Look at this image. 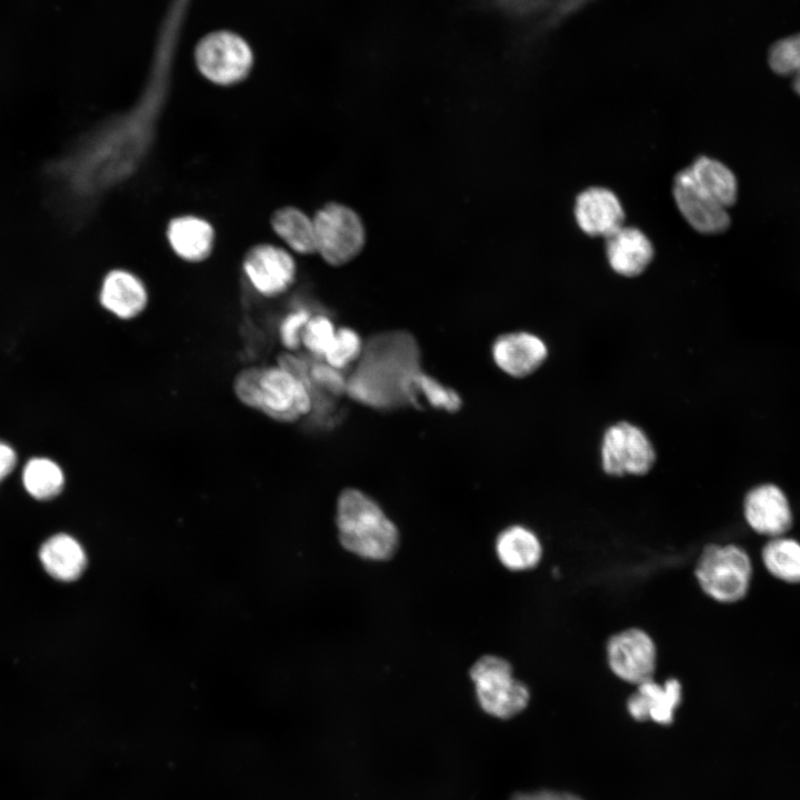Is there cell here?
<instances>
[{"label":"cell","instance_id":"cell-1","mask_svg":"<svg viewBox=\"0 0 800 800\" xmlns=\"http://www.w3.org/2000/svg\"><path fill=\"white\" fill-rule=\"evenodd\" d=\"M347 378L346 393L374 409L407 404L404 382L420 370L417 340L407 331H387L364 340L363 352Z\"/></svg>","mask_w":800,"mask_h":800},{"label":"cell","instance_id":"cell-2","mask_svg":"<svg viewBox=\"0 0 800 800\" xmlns=\"http://www.w3.org/2000/svg\"><path fill=\"white\" fill-rule=\"evenodd\" d=\"M336 522L341 546L366 559H390L399 531L380 504L358 488H344L337 499Z\"/></svg>","mask_w":800,"mask_h":800},{"label":"cell","instance_id":"cell-3","mask_svg":"<svg viewBox=\"0 0 800 800\" xmlns=\"http://www.w3.org/2000/svg\"><path fill=\"white\" fill-rule=\"evenodd\" d=\"M756 560L738 543L707 544L694 567L703 593L720 604L744 601L752 588Z\"/></svg>","mask_w":800,"mask_h":800},{"label":"cell","instance_id":"cell-4","mask_svg":"<svg viewBox=\"0 0 800 800\" xmlns=\"http://www.w3.org/2000/svg\"><path fill=\"white\" fill-rule=\"evenodd\" d=\"M313 394L300 360L291 356L260 369L257 411L268 418L294 423L312 413Z\"/></svg>","mask_w":800,"mask_h":800},{"label":"cell","instance_id":"cell-5","mask_svg":"<svg viewBox=\"0 0 800 800\" xmlns=\"http://www.w3.org/2000/svg\"><path fill=\"white\" fill-rule=\"evenodd\" d=\"M317 254L331 267H342L363 251L367 231L360 214L350 206L330 201L312 214Z\"/></svg>","mask_w":800,"mask_h":800},{"label":"cell","instance_id":"cell-6","mask_svg":"<svg viewBox=\"0 0 800 800\" xmlns=\"http://www.w3.org/2000/svg\"><path fill=\"white\" fill-rule=\"evenodd\" d=\"M480 707L492 717L508 719L526 709L528 687L516 679L511 663L498 656L479 658L470 669Z\"/></svg>","mask_w":800,"mask_h":800},{"label":"cell","instance_id":"cell-7","mask_svg":"<svg viewBox=\"0 0 800 800\" xmlns=\"http://www.w3.org/2000/svg\"><path fill=\"white\" fill-rule=\"evenodd\" d=\"M600 456L603 471L614 477L647 474L657 458L647 433L627 421H619L604 431Z\"/></svg>","mask_w":800,"mask_h":800},{"label":"cell","instance_id":"cell-8","mask_svg":"<svg viewBox=\"0 0 800 800\" xmlns=\"http://www.w3.org/2000/svg\"><path fill=\"white\" fill-rule=\"evenodd\" d=\"M196 59L207 79L224 86L246 78L252 66V53L246 41L226 31L206 37L197 48Z\"/></svg>","mask_w":800,"mask_h":800},{"label":"cell","instance_id":"cell-9","mask_svg":"<svg viewBox=\"0 0 800 800\" xmlns=\"http://www.w3.org/2000/svg\"><path fill=\"white\" fill-rule=\"evenodd\" d=\"M607 662L614 676L630 684L653 679L657 667V647L643 630L629 628L609 638Z\"/></svg>","mask_w":800,"mask_h":800},{"label":"cell","instance_id":"cell-10","mask_svg":"<svg viewBox=\"0 0 800 800\" xmlns=\"http://www.w3.org/2000/svg\"><path fill=\"white\" fill-rule=\"evenodd\" d=\"M242 268L251 287L264 298H277L294 283L297 263L290 250L259 243L248 250Z\"/></svg>","mask_w":800,"mask_h":800},{"label":"cell","instance_id":"cell-11","mask_svg":"<svg viewBox=\"0 0 800 800\" xmlns=\"http://www.w3.org/2000/svg\"><path fill=\"white\" fill-rule=\"evenodd\" d=\"M742 513L749 529L763 540L790 534L794 527L787 494L772 483L750 489L743 498Z\"/></svg>","mask_w":800,"mask_h":800},{"label":"cell","instance_id":"cell-12","mask_svg":"<svg viewBox=\"0 0 800 800\" xmlns=\"http://www.w3.org/2000/svg\"><path fill=\"white\" fill-rule=\"evenodd\" d=\"M672 194L681 216L697 232L718 234L729 228L728 208L699 187L686 168L676 174Z\"/></svg>","mask_w":800,"mask_h":800},{"label":"cell","instance_id":"cell-13","mask_svg":"<svg viewBox=\"0 0 800 800\" xmlns=\"http://www.w3.org/2000/svg\"><path fill=\"white\" fill-rule=\"evenodd\" d=\"M494 364L512 378H526L536 372L548 357L544 341L527 331L498 336L491 344Z\"/></svg>","mask_w":800,"mask_h":800},{"label":"cell","instance_id":"cell-14","mask_svg":"<svg viewBox=\"0 0 800 800\" xmlns=\"http://www.w3.org/2000/svg\"><path fill=\"white\" fill-rule=\"evenodd\" d=\"M578 227L590 237L607 238L624 223V210L618 196L606 187H589L574 202Z\"/></svg>","mask_w":800,"mask_h":800},{"label":"cell","instance_id":"cell-15","mask_svg":"<svg viewBox=\"0 0 800 800\" xmlns=\"http://www.w3.org/2000/svg\"><path fill=\"white\" fill-rule=\"evenodd\" d=\"M99 301L114 318L130 321L146 311L149 293L137 274L124 269H113L102 280Z\"/></svg>","mask_w":800,"mask_h":800},{"label":"cell","instance_id":"cell-16","mask_svg":"<svg viewBox=\"0 0 800 800\" xmlns=\"http://www.w3.org/2000/svg\"><path fill=\"white\" fill-rule=\"evenodd\" d=\"M604 239L609 266L620 276L638 277L653 260V244L639 228L623 224Z\"/></svg>","mask_w":800,"mask_h":800},{"label":"cell","instance_id":"cell-17","mask_svg":"<svg viewBox=\"0 0 800 800\" xmlns=\"http://www.w3.org/2000/svg\"><path fill=\"white\" fill-rule=\"evenodd\" d=\"M681 697L682 687L678 679L670 678L663 684L651 679L637 686L627 701V710L637 721L670 724Z\"/></svg>","mask_w":800,"mask_h":800},{"label":"cell","instance_id":"cell-18","mask_svg":"<svg viewBox=\"0 0 800 800\" xmlns=\"http://www.w3.org/2000/svg\"><path fill=\"white\" fill-rule=\"evenodd\" d=\"M167 237L174 253L188 262L204 260L213 249V228L197 216L188 214L172 219L167 229Z\"/></svg>","mask_w":800,"mask_h":800},{"label":"cell","instance_id":"cell-19","mask_svg":"<svg viewBox=\"0 0 800 800\" xmlns=\"http://www.w3.org/2000/svg\"><path fill=\"white\" fill-rule=\"evenodd\" d=\"M757 559L774 581L800 586V539L791 534L763 540Z\"/></svg>","mask_w":800,"mask_h":800},{"label":"cell","instance_id":"cell-20","mask_svg":"<svg viewBox=\"0 0 800 800\" xmlns=\"http://www.w3.org/2000/svg\"><path fill=\"white\" fill-rule=\"evenodd\" d=\"M39 558L46 571L61 581L80 577L87 563L81 544L66 533L49 538L40 548Z\"/></svg>","mask_w":800,"mask_h":800},{"label":"cell","instance_id":"cell-21","mask_svg":"<svg viewBox=\"0 0 800 800\" xmlns=\"http://www.w3.org/2000/svg\"><path fill=\"white\" fill-rule=\"evenodd\" d=\"M496 551L500 562L513 571L532 569L542 557L538 537L519 524L510 526L498 534Z\"/></svg>","mask_w":800,"mask_h":800},{"label":"cell","instance_id":"cell-22","mask_svg":"<svg viewBox=\"0 0 800 800\" xmlns=\"http://www.w3.org/2000/svg\"><path fill=\"white\" fill-rule=\"evenodd\" d=\"M270 224L291 252L303 256L317 253L313 218L300 208L286 206L277 209Z\"/></svg>","mask_w":800,"mask_h":800},{"label":"cell","instance_id":"cell-23","mask_svg":"<svg viewBox=\"0 0 800 800\" xmlns=\"http://www.w3.org/2000/svg\"><path fill=\"white\" fill-rule=\"evenodd\" d=\"M403 390L407 404L418 409L456 413L462 408V398L454 389L441 383L421 369L407 379Z\"/></svg>","mask_w":800,"mask_h":800},{"label":"cell","instance_id":"cell-24","mask_svg":"<svg viewBox=\"0 0 800 800\" xmlns=\"http://www.w3.org/2000/svg\"><path fill=\"white\" fill-rule=\"evenodd\" d=\"M692 180L726 208L734 204L738 197V181L729 167L721 161L700 156L686 167Z\"/></svg>","mask_w":800,"mask_h":800},{"label":"cell","instance_id":"cell-25","mask_svg":"<svg viewBox=\"0 0 800 800\" xmlns=\"http://www.w3.org/2000/svg\"><path fill=\"white\" fill-rule=\"evenodd\" d=\"M591 0H488L491 8L517 19H561Z\"/></svg>","mask_w":800,"mask_h":800},{"label":"cell","instance_id":"cell-26","mask_svg":"<svg viewBox=\"0 0 800 800\" xmlns=\"http://www.w3.org/2000/svg\"><path fill=\"white\" fill-rule=\"evenodd\" d=\"M26 490L36 499H51L64 486V474L59 464L47 458L31 459L22 472Z\"/></svg>","mask_w":800,"mask_h":800},{"label":"cell","instance_id":"cell-27","mask_svg":"<svg viewBox=\"0 0 800 800\" xmlns=\"http://www.w3.org/2000/svg\"><path fill=\"white\" fill-rule=\"evenodd\" d=\"M364 348V339L350 327H338L334 339L322 361L336 370L342 371L356 364Z\"/></svg>","mask_w":800,"mask_h":800},{"label":"cell","instance_id":"cell-28","mask_svg":"<svg viewBox=\"0 0 800 800\" xmlns=\"http://www.w3.org/2000/svg\"><path fill=\"white\" fill-rule=\"evenodd\" d=\"M337 329L329 316L311 314L302 331L301 347L310 356L322 360L334 339Z\"/></svg>","mask_w":800,"mask_h":800},{"label":"cell","instance_id":"cell-29","mask_svg":"<svg viewBox=\"0 0 800 800\" xmlns=\"http://www.w3.org/2000/svg\"><path fill=\"white\" fill-rule=\"evenodd\" d=\"M769 64L780 76H793L792 88L800 97V34L773 44L769 53Z\"/></svg>","mask_w":800,"mask_h":800},{"label":"cell","instance_id":"cell-30","mask_svg":"<svg viewBox=\"0 0 800 800\" xmlns=\"http://www.w3.org/2000/svg\"><path fill=\"white\" fill-rule=\"evenodd\" d=\"M310 316L309 311L299 309L283 318L279 327V338L283 348L296 351L301 347L302 331Z\"/></svg>","mask_w":800,"mask_h":800},{"label":"cell","instance_id":"cell-31","mask_svg":"<svg viewBox=\"0 0 800 800\" xmlns=\"http://www.w3.org/2000/svg\"><path fill=\"white\" fill-rule=\"evenodd\" d=\"M260 367H248L238 372L232 389L237 399L246 407L257 410L258 378Z\"/></svg>","mask_w":800,"mask_h":800},{"label":"cell","instance_id":"cell-32","mask_svg":"<svg viewBox=\"0 0 800 800\" xmlns=\"http://www.w3.org/2000/svg\"><path fill=\"white\" fill-rule=\"evenodd\" d=\"M16 461L14 450L9 444L0 441V481L12 471Z\"/></svg>","mask_w":800,"mask_h":800},{"label":"cell","instance_id":"cell-33","mask_svg":"<svg viewBox=\"0 0 800 800\" xmlns=\"http://www.w3.org/2000/svg\"><path fill=\"white\" fill-rule=\"evenodd\" d=\"M514 800H580L574 796L568 793L557 792H538L532 794H521Z\"/></svg>","mask_w":800,"mask_h":800}]
</instances>
